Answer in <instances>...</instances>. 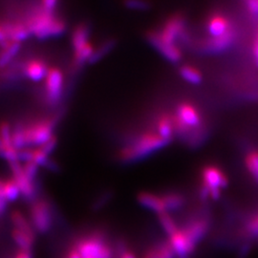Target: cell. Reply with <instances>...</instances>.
Masks as SVG:
<instances>
[{"label":"cell","mask_w":258,"mask_h":258,"mask_svg":"<svg viewBox=\"0 0 258 258\" xmlns=\"http://www.w3.org/2000/svg\"><path fill=\"white\" fill-rule=\"evenodd\" d=\"M63 74L56 68H49L45 78V93L47 102L50 104H55L59 101L63 89Z\"/></svg>","instance_id":"7"},{"label":"cell","mask_w":258,"mask_h":258,"mask_svg":"<svg viewBox=\"0 0 258 258\" xmlns=\"http://www.w3.org/2000/svg\"><path fill=\"white\" fill-rule=\"evenodd\" d=\"M12 135H13L12 125L8 121H2L0 123V141L3 148H15L13 145Z\"/></svg>","instance_id":"29"},{"label":"cell","mask_w":258,"mask_h":258,"mask_svg":"<svg viewBox=\"0 0 258 258\" xmlns=\"http://www.w3.org/2000/svg\"><path fill=\"white\" fill-rule=\"evenodd\" d=\"M113 45V43L109 41V42H107V43H105L103 46L101 47L98 51H95L94 52V54H93L92 57L90 58V60L89 61H91V62H94V61H96V60H98V59H100L101 57H102L103 54H105V53H107L108 51H109V49H110L111 47Z\"/></svg>","instance_id":"34"},{"label":"cell","mask_w":258,"mask_h":258,"mask_svg":"<svg viewBox=\"0 0 258 258\" xmlns=\"http://www.w3.org/2000/svg\"><path fill=\"white\" fill-rule=\"evenodd\" d=\"M157 133L166 142H170L174 134V127L172 117L168 115H163L159 118L157 122Z\"/></svg>","instance_id":"21"},{"label":"cell","mask_w":258,"mask_h":258,"mask_svg":"<svg viewBox=\"0 0 258 258\" xmlns=\"http://www.w3.org/2000/svg\"><path fill=\"white\" fill-rule=\"evenodd\" d=\"M94 47L90 42L85 44L84 46L74 52V66L76 68L82 67L85 62L89 61L94 54Z\"/></svg>","instance_id":"25"},{"label":"cell","mask_w":258,"mask_h":258,"mask_svg":"<svg viewBox=\"0 0 258 258\" xmlns=\"http://www.w3.org/2000/svg\"><path fill=\"white\" fill-rule=\"evenodd\" d=\"M246 164L248 166L249 172L258 181V153L251 152L247 156Z\"/></svg>","instance_id":"31"},{"label":"cell","mask_w":258,"mask_h":258,"mask_svg":"<svg viewBox=\"0 0 258 258\" xmlns=\"http://www.w3.org/2000/svg\"><path fill=\"white\" fill-rule=\"evenodd\" d=\"M30 221L37 233L44 234L51 230L53 217L51 207L46 200H36L30 209Z\"/></svg>","instance_id":"5"},{"label":"cell","mask_w":258,"mask_h":258,"mask_svg":"<svg viewBox=\"0 0 258 258\" xmlns=\"http://www.w3.org/2000/svg\"><path fill=\"white\" fill-rule=\"evenodd\" d=\"M7 204H8V202L5 200V198L0 196V215L4 212L5 210H6V208H7Z\"/></svg>","instance_id":"44"},{"label":"cell","mask_w":258,"mask_h":258,"mask_svg":"<svg viewBox=\"0 0 258 258\" xmlns=\"http://www.w3.org/2000/svg\"><path fill=\"white\" fill-rule=\"evenodd\" d=\"M139 204L149 211L157 214L166 212V205L162 195H156L151 192H140L137 196Z\"/></svg>","instance_id":"16"},{"label":"cell","mask_w":258,"mask_h":258,"mask_svg":"<svg viewBox=\"0 0 258 258\" xmlns=\"http://www.w3.org/2000/svg\"><path fill=\"white\" fill-rule=\"evenodd\" d=\"M56 6L57 2L55 0H44L39 3V7L48 13H55Z\"/></svg>","instance_id":"35"},{"label":"cell","mask_w":258,"mask_h":258,"mask_svg":"<svg viewBox=\"0 0 258 258\" xmlns=\"http://www.w3.org/2000/svg\"><path fill=\"white\" fill-rule=\"evenodd\" d=\"M89 29L85 24H80L77 26L72 34V46L74 48V52L82 49L88 41Z\"/></svg>","instance_id":"22"},{"label":"cell","mask_w":258,"mask_h":258,"mask_svg":"<svg viewBox=\"0 0 258 258\" xmlns=\"http://www.w3.org/2000/svg\"><path fill=\"white\" fill-rule=\"evenodd\" d=\"M227 178L222 173L221 170L215 166H207L203 169V188L201 194L204 199L212 197L218 199L221 188L227 185Z\"/></svg>","instance_id":"6"},{"label":"cell","mask_w":258,"mask_h":258,"mask_svg":"<svg viewBox=\"0 0 258 258\" xmlns=\"http://www.w3.org/2000/svg\"><path fill=\"white\" fill-rule=\"evenodd\" d=\"M233 38H234V32L231 29L228 33H226L221 37H212L204 44V47L208 52H212V53L221 52L227 47L231 45Z\"/></svg>","instance_id":"17"},{"label":"cell","mask_w":258,"mask_h":258,"mask_svg":"<svg viewBox=\"0 0 258 258\" xmlns=\"http://www.w3.org/2000/svg\"><path fill=\"white\" fill-rule=\"evenodd\" d=\"M3 189H4V181L0 179V196L1 197H4L3 196Z\"/></svg>","instance_id":"46"},{"label":"cell","mask_w":258,"mask_h":258,"mask_svg":"<svg viewBox=\"0 0 258 258\" xmlns=\"http://www.w3.org/2000/svg\"><path fill=\"white\" fill-rule=\"evenodd\" d=\"M55 121L54 119H45L23 124L28 148L32 146H37L38 148L52 138L54 136L53 130Z\"/></svg>","instance_id":"4"},{"label":"cell","mask_w":258,"mask_h":258,"mask_svg":"<svg viewBox=\"0 0 258 258\" xmlns=\"http://www.w3.org/2000/svg\"><path fill=\"white\" fill-rule=\"evenodd\" d=\"M180 75L187 83L199 84L202 82V75L190 65H184L180 68Z\"/></svg>","instance_id":"28"},{"label":"cell","mask_w":258,"mask_h":258,"mask_svg":"<svg viewBox=\"0 0 258 258\" xmlns=\"http://www.w3.org/2000/svg\"><path fill=\"white\" fill-rule=\"evenodd\" d=\"M167 144L168 142L162 138L157 132H146L132 144L120 150V160L125 162L138 160L165 147Z\"/></svg>","instance_id":"2"},{"label":"cell","mask_w":258,"mask_h":258,"mask_svg":"<svg viewBox=\"0 0 258 258\" xmlns=\"http://www.w3.org/2000/svg\"><path fill=\"white\" fill-rule=\"evenodd\" d=\"M10 169L12 172V178L15 180V182L18 184L21 196L25 199H33L36 192L35 184L32 180L28 178L24 173L23 167L20 162H14L10 163Z\"/></svg>","instance_id":"8"},{"label":"cell","mask_w":258,"mask_h":258,"mask_svg":"<svg viewBox=\"0 0 258 258\" xmlns=\"http://www.w3.org/2000/svg\"><path fill=\"white\" fill-rule=\"evenodd\" d=\"M14 258H33V253L29 249H19Z\"/></svg>","instance_id":"38"},{"label":"cell","mask_w":258,"mask_h":258,"mask_svg":"<svg viewBox=\"0 0 258 258\" xmlns=\"http://www.w3.org/2000/svg\"><path fill=\"white\" fill-rule=\"evenodd\" d=\"M143 258H158V256H157V252L156 249H155V247L151 248V249H149L148 251H147V252H146V254L144 255V257Z\"/></svg>","instance_id":"43"},{"label":"cell","mask_w":258,"mask_h":258,"mask_svg":"<svg viewBox=\"0 0 258 258\" xmlns=\"http://www.w3.org/2000/svg\"><path fill=\"white\" fill-rule=\"evenodd\" d=\"M3 196L5 200L9 202H16L19 197L21 196L20 190L17 183L13 178L4 180V189H3Z\"/></svg>","instance_id":"26"},{"label":"cell","mask_w":258,"mask_h":258,"mask_svg":"<svg viewBox=\"0 0 258 258\" xmlns=\"http://www.w3.org/2000/svg\"><path fill=\"white\" fill-rule=\"evenodd\" d=\"M2 24L11 41L21 43L32 36L24 20H3Z\"/></svg>","instance_id":"12"},{"label":"cell","mask_w":258,"mask_h":258,"mask_svg":"<svg viewBox=\"0 0 258 258\" xmlns=\"http://www.w3.org/2000/svg\"><path fill=\"white\" fill-rule=\"evenodd\" d=\"M184 18L176 15L168 19L161 32H157L160 39L167 44H175L176 39L181 37L184 32Z\"/></svg>","instance_id":"9"},{"label":"cell","mask_w":258,"mask_h":258,"mask_svg":"<svg viewBox=\"0 0 258 258\" xmlns=\"http://www.w3.org/2000/svg\"><path fill=\"white\" fill-rule=\"evenodd\" d=\"M167 241L174 250L177 258H189L196 249V247L184 234L183 229L180 228L168 236Z\"/></svg>","instance_id":"11"},{"label":"cell","mask_w":258,"mask_h":258,"mask_svg":"<svg viewBox=\"0 0 258 258\" xmlns=\"http://www.w3.org/2000/svg\"><path fill=\"white\" fill-rule=\"evenodd\" d=\"M11 221L13 223L14 229H18L20 231H27V232H36L31 224V221L19 211L12 212Z\"/></svg>","instance_id":"23"},{"label":"cell","mask_w":258,"mask_h":258,"mask_svg":"<svg viewBox=\"0 0 258 258\" xmlns=\"http://www.w3.org/2000/svg\"><path fill=\"white\" fill-rule=\"evenodd\" d=\"M24 22L31 35L37 39L58 37L65 31V23L62 19L55 17V13H48L40 7L34 10L24 19Z\"/></svg>","instance_id":"1"},{"label":"cell","mask_w":258,"mask_h":258,"mask_svg":"<svg viewBox=\"0 0 258 258\" xmlns=\"http://www.w3.org/2000/svg\"><path fill=\"white\" fill-rule=\"evenodd\" d=\"M127 6L129 8H133V9H145L148 6V3L145 2H139V1H135V2H128Z\"/></svg>","instance_id":"40"},{"label":"cell","mask_w":258,"mask_h":258,"mask_svg":"<svg viewBox=\"0 0 258 258\" xmlns=\"http://www.w3.org/2000/svg\"><path fill=\"white\" fill-rule=\"evenodd\" d=\"M9 41H11V40H9V38L6 35V32H5L4 27H3L2 21H0V47L7 44Z\"/></svg>","instance_id":"37"},{"label":"cell","mask_w":258,"mask_h":258,"mask_svg":"<svg viewBox=\"0 0 258 258\" xmlns=\"http://www.w3.org/2000/svg\"><path fill=\"white\" fill-rule=\"evenodd\" d=\"M250 248H251L250 243H249V242L245 243V244L241 247V249H240V257H246V256L249 254V251H250Z\"/></svg>","instance_id":"39"},{"label":"cell","mask_w":258,"mask_h":258,"mask_svg":"<svg viewBox=\"0 0 258 258\" xmlns=\"http://www.w3.org/2000/svg\"><path fill=\"white\" fill-rule=\"evenodd\" d=\"M148 39L150 43L154 47H156L157 50L168 59L171 62H177L181 59L182 54L181 51L175 44H167L163 42L160 37H158L157 32H149Z\"/></svg>","instance_id":"13"},{"label":"cell","mask_w":258,"mask_h":258,"mask_svg":"<svg viewBox=\"0 0 258 258\" xmlns=\"http://www.w3.org/2000/svg\"><path fill=\"white\" fill-rule=\"evenodd\" d=\"M208 29L212 37H217L228 33L231 30V27L226 18L222 16H213L209 21Z\"/></svg>","instance_id":"20"},{"label":"cell","mask_w":258,"mask_h":258,"mask_svg":"<svg viewBox=\"0 0 258 258\" xmlns=\"http://www.w3.org/2000/svg\"><path fill=\"white\" fill-rule=\"evenodd\" d=\"M12 239L19 249L32 250L36 240V232H27L18 229H13Z\"/></svg>","instance_id":"18"},{"label":"cell","mask_w":258,"mask_h":258,"mask_svg":"<svg viewBox=\"0 0 258 258\" xmlns=\"http://www.w3.org/2000/svg\"><path fill=\"white\" fill-rule=\"evenodd\" d=\"M155 249H156L158 258H177L175 252L169 245L168 241L164 242L160 245H157Z\"/></svg>","instance_id":"30"},{"label":"cell","mask_w":258,"mask_h":258,"mask_svg":"<svg viewBox=\"0 0 258 258\" xmlns=\"http://www.w3.org/2000/svg\"><path fill=\"white\" fill-rule=\"evenodd\" d=\"M247 6L250 13L258 16V1H248Z\"/></svg>","instance_id":"41"},{"label":"cell","mask_w":258,"mask_h":258,"mask_svg":"<svg viewBox=\"0 0 258 258\" xmlns=\"http://www.w3.org/2000/svg\"><path fill=\"white\" fill-rule=\"evenodd\" d=\"M176 114L180 118V120L190 128L199 127L202 122V119L198 110L188 102H182L178 106Z\"/></svg>","instance_id":"14"},{"label":"cell","mask_w":258,"mask_h":258,"mask_svg":"<svg viewBox=\"0 0 258 258\" xmlns=\"http://www.w3.org/2000/svg\"><path fill=\"white\" fill-rule=\"evenodd\" d=\"M164 202L166 205V212L175 211L184 206L185 199L182 194L177 192H167V194L162 195Z\"/></svg>","instance_id":"24"},{"label":"cell","mask_w":258,"mask_h":258,"mask_svg":"<svg viewBox=\"0 0 258 258\" xmlns=\"http://www.w3.org/2000/svg\"><path fill=\"white\" fill-rule=\"evenodd\" d=\"M0 146H1V141H0Z\"/></svg>","instance_id":"47"},{"label":"cell","mask_w":258,"mask_h":258,"mask_svg":"<svg viewBox=\"0 0 258 258\" xmlns=\"http://www.w3.org/2000/svg\"><path fill=\"white\" fill-rule=\"evenodd\" d=\"M246 231L249 237L258 238V214L253 216L246 226Z\"/></svg>","instance_id":"33"},{"label":"cell","mask_w":258,"mask_h":258,"mask_svg":"<svg viewBox=\"0 0 258 258\" xmlns=\"http://www.w3.org/2000/svg\"><path fill=\"white\" fill-rule=\"evenodd\" d=\"M120 258H137L135 253L130 249H123L120 253Z\"/></svg>","instance_id":"42"},{"label":"cell","mask_w":258,"mask_h":258,"mask_svg":"<svg viewBox=\"0 0 258 258\" xmlns=\"http://www.w3.org/2000/svg\"><path fill=\"white\" fill-rule=\"evenodd\" d=\"M21 48L20 42L9 41L7 44L0 47V69H4L13 61L16 55L19 54Z\"/></svg>","instance_id":"19"},{"label":"cell","mask_w":258,"mask_h":258,"mask_svg":"<svg viewBox=\"0 0 258 258\" xmlns=\"http://www.w3.org/2000/svg\"><path fill=\"white\" fill-rule=\"evenodd\" d=\"M183 231L188 240L197 247L210 231V220L205 217L196 218L187 223L183 228Z\"/></svg>","instance_id":"10"},{"label":"cell","mask_w":258,"mask_h":258,"mask_svg":"<svg viewBox=\"0 0 258 258\" xmlns=\"http://www.w3.org/2000/svg\"><path fill=\"white\" fill-rule=\"evenodd\" d=\"M22 167H23L24 173L26 174L28 178L34 182L36 177H37L39 166L36 164L35 162H33V161H29V162H26V163H23Z\"/></svg>","instance_id":"32"},{"label":"cell","mask_w":258,"mask_h":258,"mask_svg":"<svg viewBox=\"0 0 258 258\" xmlns=\"http://www.w3.org/2000/svg\"><path fill=\"white\" fill-rule=\"evenodd\" d=\"M56 143H57V140H56L55 135H54L49 141H47L45 144H43L42 146H40L38 148H41L46 153L47 155H49L55 149Z\"/></svg>","instance_id":"36"},{"label":"cell","mask_w":258,"mask_h":258,"mask_svg":"<svg viewBox=\"0 0 258 258\" xmlns=\"http://www.w3.org/2000/svg\"><path fill=\"white\" fill-rule=\"evenodd\" d=\"M75 247L83 258H113L110 245L99 234L79 240Z\"/></svg>","instance_id":"3"},{"label":"cell","mask_w":258,"mask_h":258,"mask_svg":"<svg viewBox=\"0 0 258 258\" xmlns=\"http://www.w3.org/2000/svg\"><path fill=\"white\" fill-rule=\"evenodd\" d=\"M48 71L46 63L40 59H32L22 67L23 74L33 82H40L45 79Z\"/></svg>","instance_id":"15"},{"label":"cell","mask_w":258,"mask_h":258,"mask_svg":"<svg viewBox=\"0 0 258 258\" xmlns=\"http://www.w3.org/2000/svg\"><path fill=\"white\" fill-rule=\"evenodd\" d=\"M158 220H159L162 229L166 232L167 236H170L179 229L175 220L169 214V212H163V213L158 214Z\"/></svg>","instance_id":"27"},{"label":"cell","mask_w":258,"mask_h":258,"mask_svg":"<svg viewBox=\"0 0 258 258\" xmlns=\"http://www.w3.org/2000/svg\"><path fill=\"white\" fill-rule=\"evenodd\" d=\"M253 53H254V56H255V59H256V62H257L258 64V38H256L255 43H254V47H253Z\"/></svg>","instance_id":"45"}]
</instances>
